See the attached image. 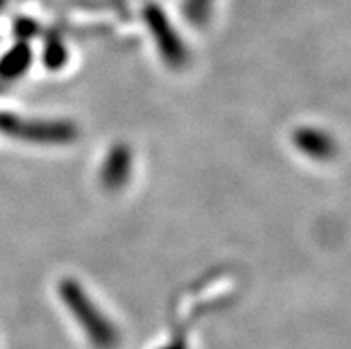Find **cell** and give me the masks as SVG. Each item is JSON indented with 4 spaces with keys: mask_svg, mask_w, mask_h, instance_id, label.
<instances>
[{
    "mask_svg": "<svg viewBox=\"0 0 351 349\" xmlns=\"http://www.w3.org/2000/svg\"><path fill=\"white\" fill-rule=\"evenodd\" d=\"M59 294L79 326L84 330L88 339L97 349H114L118 346V330L100 310L93 300L84 292L75 280H62Z\"/></svg>",
    "mask_w": 351,
    "mask_h": 349,
    "instance_id": "1",
    "label": "cell"
},
{
    "mask_svg": "<svg viewBox=\"0 0 351 349\" xmlns=\"http://www.w3.org/2000/svg\"><path fill=\"white\" fill-rule=\"evenodd\" d=\"M0 132L38 145H64L77 137L75 125L68 121L22 119L13 115H0Z\"/></svg>",
    "mask_w": 351,
    "mask_h": 349,
    "instance_id": "2",
    "label": "cell"
},
{
    "mask_svg": "<svg viewBox=\"0 0 351 349\" xmlns=\"http://www.w3.org/2000/svg\"><path fill=\"white\" fill-rule=\"evenodd\" d=\"M132 169V154L127 146L118 145L107 154L100 169V180L107 189H118L129 180Z\"/></svg>",
    "mask_w": 351,
    "mask_h": 349,
    "instance_id": "3",
    "label": "cell"
},
{
    "mask_svg": "<svg viewBox=\"0 0 351 349\" xmlns=\"http://www.w3.org/2000/svg\"><path fill=\"white\" fill-rule=\"evenodd\" d=\"M152 23V31H154V36H156L157 45H159V50L162 53V58L166 59L169 67H182L186 64V50H184L182 43L175 36V31H169L168 23L162 20L160 14H154L150 20Z\"/></svg>",
    "mask_w": 351,
    "mask_h": 349,
    "instance_id": "4",
    "label": "cell"
},
{
    "mask_svg": "<svg viewBox=\"0 0 351 349\" xmlns=\"http://www.w3.org/2000/svg\"><path fill=\"white\" fill-rule=\"evenodd\" d=\"M29 64H31V52L25 45H18L16 49L11 50L0 62V75L18 77L27 70Z\"/></svg>",
    "mask_w": 351,
    "mask_h": 349,
    "instance_id": "5",
    "label": "cell"
},
{
    "mask_svg": "<svg viewBox=\"0 0 351 349\" xmlns=\"http://www.w3.org/2000/svg\"><path fill=\"white\" fill-rule=\"evenodd\" d=\"M45 62H47L50 68H59L64 64V52H62L61 45H50L49 49H47V53H45Z\"/></svg>",
    "mask_w": 351,
    "mask_h": 349,
    "instance_id": "6",
    "label": "cell"
}]
</instances>
